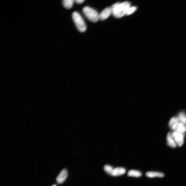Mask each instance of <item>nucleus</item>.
Wrapping results in <instances>:
<instances>
[{
  "mask_svg": "<svg viewBox=\"0 0 186 186\" xmlns=\"http://www.w3.org/2000/svg\"><path fill=\"white\" fill-rule=\"evenodd\" d=\"M82 11L85 17L91 22H96L99 20V14L92 8L85 7L83 8Z\"/></svg>",
  "mask_w": 186,
  "mask_h": 186,
  "instance_id": "7ed1b4c3",
  "label": "nucleus"
},
{
  "mask_svg": "<svg viewBox=\"0 0 186 186\" xmlns=\"http://www.w3.org/2000/svg\"><path fill=\"white\" fill-rule=\"evenodd\" d=\"M74 2L73 0H64L63 1V4L65 8L70 9L73 7Z\"/></svg>",
  "mask_w": 186,
  "mask_h": 186,
  "instance_id": "ddd939ff",
  "label": "nucleus"
},
{
  "mask_svg": "<svg viewBox=\"0 0 186 186\" xmlns=\"http://www.w3.org/2000/svg\"><path fill=\"white\" fill-rule=\"evenodd\" d=\"M126 170L124 168L121 167H118L113 168L111 176H121L125 174Z\"/></svg>",
  "mask_w": 186,
  "mask_h": 186,
  "instance_id": "0eeeda50",
  "label": "nucleus"
},
{
  "mask_svg": "<svg viewBox=\"0 0 186 186\" xmlns=\"http://www.w3.org/2000/svg\"><path fill=\"white\" fill-rule=\"evenodd\" d=\"M142 175L141 172L135 170H130L128 173V176L131 177H139L141 176Z\"/></svg>",
  "mask_w": 186,
  "mask_h": 186,
  "instance_id": "f8f14e48",
  "label": "nucleus"
},
{
  "mask_svg": "<svg viewBox=\"0 0 186 186\" xmlns=\"http://www.w3.org/2000/svg\"><path fill=\"white\" fill-rule=\"evenodd\" d=\"M146 175L150 178H153V177H164V174L162 173L155 172H148L146 173Z\"/></svg>",
  "mask_w": 186,
  "mask_h": 186,
  "instance_id": "9d476101",
  "label": "nucleus"
},
{
  "mask_svg": "<svg viewBox=\"0 0 186 186\" xmlns=\"http://www.w3.org/2000/svg\"><path fill=\"white\" fill-rule=\"evenodd\" d=\"M51 186H57L55 184H53Z\"/></svg>",
  "mask_w": 186,
  "mask_h": 186,
  "instance_id": "a211bd4d",
  "label": "nucleus"
},
{
  "mask_svg": "<svg viewBox=\"0 0 186 186\" xmlns=\"http://www.w3.org/2000/svg\"><path fill=\"white\" fill-rule=\"evenodd\" d=\"M73 21L78 30L81 32H84L87 29L86 26L81 15L77 11L72 14Z\"/></svg>",
  "mask_w": 186,
  "mask_h": 186,
  "instance_id": "f03ea898",
  "label": "nucleus"
},
{
  "mask_svg": "<svg viewBox=\"0 0 186 186\" xmlns=\"http://www.w3.org/2000/svg\"><path fill=\"white\" fill-rule=\"evenodd\" d=\"M74 1L75 2L77 3L80 4L82 3L85 1L84 0H76Z\"/></svg>",
  "mask_w": 186,
  "mask_h": 186,
  "instance_id": "f3484780",
  "label": "nucleus"
},
{
  "mask_svg": "<svg viewBox=\"0 0 186 186\" xmlns=\"http://www.w3.org/2000/svg\"><path fill=\"white\" fill-rule=\"evenodd\" d=\"M131 7L129 2L126 1L122 3L117 2L110 7L112 14L116 18H121L126 15L127 11Z\"/></svg>",
  "mask_w": 186,
  "mask_h": 186,
  "instance_id": "f257e3e1",
  "label": "nucleus"
},
{
  "mask_svg": "<svg viewBox=\"0 0 186 186\" xmlns=\"http://www.w3.org/2000/svg\"><path fill=\"white\" fill-rule=\"evenodd\" d=\"M111 14H112V11L110 7L105 8L99 14V19L104 21L109 18Z\"/></svg>",
  "mask_w": 186,
  "mask_h": 186,
  "instance_id": "423d86ee",
  "label": "nucleus"
},
{
  "mask_svg": "<svg viewBox=\"0 0 186 186\" xmlns=\"http://www.w3.org/2000/svg\"><path fill=\"white\" fill-rule=\"evenodd\" d=\"M137 9V8L136 7H131L129 8V9H128L126 14V15H131V14H133L134 12H135V11Z\"/></svg>",
  "mask_w": 186,
  "mask_h": 186,
  "instance_id": "dca6fc26",
  "label": "nucleus"
},
{
  "mask_svg": "<svg viewBox=\"0 0 186 186\" xmlns=\"http://www.w3.org/2000/svg\"><path fill=\"white\" fill-rule=\"evenodd\" d=\"M178 118L180 121L183 124H186V115L185 113H180L179 114Z\"/></svg>",
  "mask_w": 186,
  "mask_h": 186,
  "instance_id": "2eb2a0df",
  "label": "nucleus"
},
{
  "mask_svg": "<svg viewBox=\"0 0 186 186\" xmlns=\"http://www.w3.org/2000/svg\"><path fill=\"white\" fill-rule=\"evenodd\" d=\"M179 121L178 118L173 117V118L170 120L169 123V125L170 128L174 130L176 126L177 125L179 124Z\"/></svg>",
  "mask_w": 186,
  "mask_h": 186,
  "instance_id": "9b49d317",
  "label": "nucleus"
},
{
  "mask_svg": "<svg viewBox=\"0 0 186 186\" xmlns=\"http://www.w3.org/2000/svg\"><path fill=\"white\" fill-rule=\"evenodd\" d=\"M174 131L184 134L186 131V126L184 124L179 122L174 129Z\"/></svg>",
  "mask_w": 186,
  "mask_h": 186,
  "instance_id": "1a4fd4ad",
  "label": "nucleus"
},
{
  "mask_svg": "<svg viewBox=\"0 0 186 186\" xmlns=\"http://www.w3.org/2000/svg\"><path fill=\"white\" fill-rule=\"evenodd\" d=\"M172 134L177 145L179 147L181 146L184 143V134L175 131L173 132Z\"/></svg>",
  "mask_w": 186,
  "mask_h": 186,
  "instance_id": "20e7f679",
  "label": "nucleus"
},
{
  "mask_svg": "<svg viewBox=\"0 0 186 186\" xmlns=\"http://www.w3.org/2000/svg\"><path fill=\"white\" fill-rule=\"evenodd\" d=\"M68 176L67 171L65 169H63L60 172L56 178V181L59 184L63 183L66 179Z\"/></svg>",
  "mask_w": 186,
  "mask_h": 186,
  "instance_id": "39448f33",
  "label": "nucleus"
},
{
  "mask_svg": "<svg viewBox=\"0 0 186 186\" xmlns=\"http://www.w3.org/2000/svg\"><path fill=\"white\" fill-rule=\"evenodd\" d=\"M168 144L170 147L175 148L176 147L177 144L172 136V133H169L167 136Z\"/></svg>",
  "mask_w": 186,
  "mask_h": 186,
  "instance_id": "6e6552de",
  "label": "nucleus"
},
{
  "mask_svg": "<svg viewBox=\"0 0 186 186\" xmlns=\"http://www.w3.org/2000/svg\"><path fill=\"white\" fill-rule=\"evenodd\" d=\"M113 168H114L113 167L111 166L107 165L105 166L104 167V170L108 174H109L111 176Z\"/></svg>",
  "mask_w": 186,
  "mask_h": 186,
  "instance_id": "4468645a",
  "label": "nucleus"
}]
</instances>
